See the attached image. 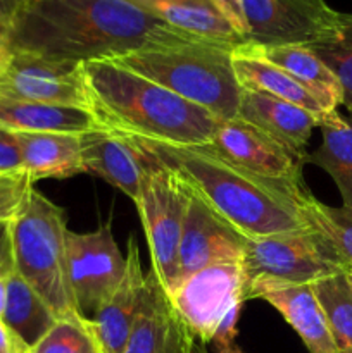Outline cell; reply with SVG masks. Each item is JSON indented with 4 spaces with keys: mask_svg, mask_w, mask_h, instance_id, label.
<instances>
[{
    "mask_svg": "<svg viewBox=\"0 0 352 353\" xmlns=\"http://www.w3.org/2000/svg\"><path fill=\"white\" fill-rule=\"evenodd\" d=\"M23 171V157L17 134L0 126V172Z\"/></svg>",
    "mask_w": 352,
    "mask_h": 353,
    "instance_id": "cell-32",
    "label": "cell"
},
{
    "mask_svg": "<svg viewBox=\"0 0 352 353\" xmlns=\"http://www.w3.org/2000/svg\"><path fill=\"white\" fill-rule=\"evenodd\" d=\"M30 353H104L92 319L78 316L59 319Z\"/></svg>",
    "mask_w": 352,
    "mask_h": 353,
    "instance_id": "cell-27",
    "label": "cell"
},
{
    "mask_svg": "<svg viewBox=\"0 0 352 353\" xmlns=\"http://www.w3.org/2000/svg\"><path fill=\"white\" fill-rule=\"evenodd\" d=\"M31 350L0 319V353H30Z\"/></svg>",
    "mask_w": 352,
    "mask_h": 353,
    "instance_id": "cell-35",
    "label": "cell"
},
{
    "mask_svg": "<svg viewBox=\"0 0 352 353\" xmlns=\"http://www.w3.org/2000/svg\"><path fill=\"white\" fill-rule=\"evenodd\" d=\"M245 240L237 228L190 190L178 250V283L211 265L242 262Z\"/></svg>",
    "mask_w": 352,
    "mask_h": 353,
    "instance_id": "cell-13",
    "label": "cell"
},
{
    "mask_svg": "<svg viewBox=\"0 0 352 353\" xmlns=\"http://www.w3.org/2000/svg\"><path fill=\"white\" fill-rule=\"evenodd\" d=\"M26 3L28 0H0V21L7 30Z\"/></svg>",
    "mask_w": 352,
    "mask_h": 353,
    "instance_id": "cell-36",
    "label": "cell"
},
{
    "mask_svg": "<svg viewBox=\"0 0 352 353\" xmlns=\"http://www.w3.org/2000/svg\"><path fill=\"white\" fill-rule=\"evenodd\" d=\"M245 300L238 299L233 305L228 309V312L224 314V317L221 319L219 326H217L216 333H214L211 343L214 345V350L216 353H245L240 347L237 345V324L238 317H240L242 307H244Z\"/></svg>",
    "mask_w": 352,
    "mask_h": 353,
    "instance_id": "cell-31",
    "label": "cell"
},
{
    "mask_svg": "<svg viewBox=\"0 0 352 353\" xmlns=\"http://www.w3.org/2000/svg\"><path fill=\"white\" fill-rule=\"evenodd\" d=\"M147 295V274L133 234L128 238L126 271L116 292L92 317L93 330L104 353H123Z\"/></svg>",
    "mask_w": 352,
    "mask_h": 353,
    "instance_id": "cell-15",
    "label": "cell"
},
{
    "mask_svg": "<svg viewBox=\"0 0 352 353\" xmlns=\"http://www.w3.org/2000/svg\"><path fill=\"white\" fill-rule=\"evenodd\" d=\"M338 353H352V281L347 269L313 283Z\"/></svg>",
    "mask_w": 352,
    "mask_h": 353,
    "instance_id": "cell-26",
    "label": "cell"
},
{
    "mask_svg": "<svg viewBox=\"0 0 352 353\" xmlns=\"http://www.w3.org/2000/svg\"><path fill=\"white\" fill-rule=\"evenodd\" d=\"M2 38H7V28L3 26L2 21H0V40H2Z\"/></svg>",
    "mask_w": 352,
    "mask_h": 353,
    "instance_id": "cell-41",
    "label": "cell"
},
{
    "mask_svg": "<svg viewBox=\"0 0 352 353\" xmlns=\"http://www.w3.org/2000/svg\"><path fill=\"white\" fill-rule=\"evenodd\" d=\"M347 272H349V278H351V281H352V265L351 268H347Z\"/></svg>",
    "mask_w": 352,
    "mask_h": 353,
    "instance_id": "cell-42",
    "label": "cell"
},
{
    "mask_svg": "<svg viewBox=\"0 0 352 353\" xmlns=\"http://www.w3.org/2000/svg\"><path fill=\"white\" fill-rule=\"evenodd\" d=\"M57 321L52 307L17 272H12L7 281L2 323L31 350Z\"/></svg>",
    "mask_w": 352,
    "mask_h": 353,
    "instance_id": "cell-25",
    "label": "cell"
},
{
    "mask_svg": "<svg viewBox=\"0 0 352 353\" xmlns=\"http://www.w3.org/2000/svg\"><path fill=\"white\" fill-rule=\"evenodd\" d=\"M10 57H12V50L9 47V41H7V38H2L0 40V71L9 64Z\"/></svg>",
    "mask_w": 352,
    "mask_h": 353,
    "instance_id": "cell-38",
    "label": "cell"
},
{
    "mask_svg": "<svg viewBox=\"0 0 352 353\" xmlns=\"http://www.w3.org/2000/svg\"><path fill=\"white\" fill-rule=\"evenodd\" d=\"M175 30L204 41L242 45L244 40L209 0H128Z\"/></svg>",
    "mask_w": 352,
    "mask_h": 353,
    "instance_id": "cell-21",
    "label": "cell"
},
{
    "mask_svg": "<svg viewBox=\"0 0 352 353\" xmlns=\"http://www.w3.org/2000/svg\"><path fill=\"white\" fill-rule=\"evenodd\" d=\"M23 157V171L31 179H66L85 172L79 134L16 133Z\"/></svg>",
    "mask_w": 352,
    "mask_h": 353,
    "instance_id": "cell-22",
    "label": "cell"
},
{
    "mask_svg": "<svg viewBox=\"0 0 352 353\" xmlns=\"http://www.w3.org/2000/svg\"><path fill=\"white\" fill-rule=\"evenodd\" d=\"M0 97L92 110L83 62L52 61L24 52H12L0 71Z\"/></svg>",
    "mask_w": 352,
    "mask_h": 353,
    "instance_id": "cell-10",
    "label": "cell"
},
{
    "mask_svg": "<svg viewBox=\"0 0 352 353\" xmlns=\"http://www.w3.org/2000/svg\"><path fill=\"white\" fill-rule=\"evenodd\" d=\"M147 162L148 172L135 205L140 212L150 248L152 271L161 281L166 295H169L178 283V250L190 188L176 171Z\"/></svg>",
    "mask_w": 352,
    "mask_h": 353,
    "instance_id": "cell-7",
    "label": "cell"
},
{
    "mask_svg": "<svg viewBox=\"0 0 352 353\" xmlns=\"http://www.w3.org/2000/svg\"><path fill=\"white\" fill-rule=\"evenodd\" d=\"M183 327L161 281L154 271H148L144 307L123 353H176Z\"/></svg>",
    "mask_w": 352,
    "mask_h": 353,
    "instance_id": "cell-19",
    "label": "cell"
},
{
    "mask_svg": "<svg viewBox=\"0 0 352 353\" xmlns=\"http://www.w3.org/2000/svg\"><path fill=\"white\" fill-rule=\"evenodd\" d=\"M237 117L259 128L299 154H307L306 147L320 117L299 105L262 92L242 88Z\"/></svg>",
    "mask_w": 352,
    "mask_h": 353,
    "instance_id": "cell-16",
    "label": "cell"
},
{
    "mask_svg": "<svg viewBox=\"0 0 352 353\" xmlns=\"http://www.w3.org/2000/svg\"><path fill=\"white\" fill-rule=\"evenodd\" d=\"M247 45V43H245ZM266 61L285 69L309 88L328 110H338L342 105V86L337 76L306 45H275V47H252Z\"/></svg>",
    "mask_w": 352,
    "mask_h": 353,
    "instance_id": "cell-23",
    "label": "cell"
},
{
    "mask_svg": "<svg viewBox=\"0 0 352 353\" xmlns=\"http://www.w3.org/2000/svg\"><path fill=\"white\" fill-rule=\"evenodd\" d=\"M235 47L195 41L138 50L116 61L226 121L237 116L242 93L231 64Z\"/></svg>",
    "mask_w": 352,
    "mask_h": 353,
    "instance_id": "cell-4",
    "label": "cell"
},
{
    "mask_svg": "<svg viewBox=\"0 0 352 353\" xmlns=\"http://www.w3.org/2000/svg\"><path fill=\"white\" fill-rule=\"evenodd\" d=\"M259 299L282 314L309 353H338L326 317L311 285H286L266 290Z\"/></svg>",
    "mask_w": 352,
    "mask_h": 353,
    "instance_id": "cell-20",
    "label": "cell"
},
{
    "mask_svg": "<svg viewBox=\"0 0 352 353\" xmlns=\"http://www.w3.org/2000/svg\"><path fill=\"white\" fill-rule=\"evenodd\" d=\"M309 48L337 76L342 86V105L352 114V14L342 12L337 37L309 45Z\"/></svg>",
    "mask_w": 352,
    "mask_h": 353,
    "instance_id": "cell-28",
    "label": "cell"
},
{
    "mask_svg": "<svg viewBox=\"0 0 352 353\" xmlns=\"http://www.w3.org/2000/svg\"><path fill=\"white\" fill-rule=\"evenodd\" d=\"M7 41L12 52L88 62L204 40L128 0H28L7 30Z\"/></svg>",
    "mask_w": 352,
    "mask_h": 353,
    "instance_id": "cell-1",
    "label": "cell"
},
{
    "mask_svg": "<svg viewBox=\"0 0 352 353\" xmlns=\"http://www.w3.org/2000/svg\"><path fill=\"white\" fill-rule=\"evenodd\" d=\"M231 64H233V71L240 88L268 93L276 99L302 107L320 117V123L324 116L333 112V110H328L320 102V99L309 88H306L299 79L289 74L285 69L266 61L248 45L242 43L235 47L233 54H231Z\"/></svg>",
    "mask_w": 352,
    "mask_h": 353,
    "instance_id": "cell-17",
    "label": "cell"
},
{
    "mask_svg": "<svg viewBox=\"0 0 352 353\" xmlns=\"http://www.w3.org/2000/svg\"><path fill=\"white\" fill-rule=\"evenodd\" d=\"M211 147L223 157L255 174L306 185L302 178L307 154H299L240 117L223 121Z\"/></svg>",
    "mask_w": 352,
    "mask_h": 353,
    "instance_id": "cell-12",
    "label": "cell"
},
{
    "mask_svg": "<svg viewBox=\"0 0 352 353\" xmlns=\"http://www.w3.org/2000/svg\"><path fill=\"white\" fill-rule=\"evenodd\" d=\"M321 145L307 154V162L330 174L344 207L352 209V114L333 110L321 119Z\"/></svg>",
    "mask_w": 352,
    "mask_h": 353,
    "instance_id": "cell-24",
    "label": "cell"
},
{
    "mask_svg": "<svg viewBox=\"0 0 352 353\" xmlns=\"http://www.w3.org/2000/svg\"><path fill=\"white\" fill-rule=\"evenodd\" d=\"M240 264L245 302L276 286L313 285L347 269L330 241L313 226L247 238Z\"/></svg>",
    "mask_w": 352,
    "mask_h": 353,
    "instance_id": "cell-6",
    "label": "cell"
},
{
    "mask_svg": "<svg viewBox=\"0 0 352 353\" xmlns=\"http://www.w3.org/2000/svg\"><path fill=\"white\" fill-rule=\"evenodd\" d=\"M252 47L316 45L337 37L342 12L326 0H242Z\"/></svg>",
    "mask_w": 352,
    "mask_h": 353,
    "instance_id": "cell-8",
    "label": "cell"
},
{
    "mask_svg": "<svg viewBox=\"0 0 352 353\" xmlns=\"http://www.w3.org/2000/svg\"><path fill=\"white\" fill-rule=\"evenodd\" d=\"M193 343H195V338L190 333L188 327L185 326L183 327L182 336H179L178 350H176V353H193Z\"/></svg>",
    "mask_w": 352,
    "mask_h": 353,
    "instance_id": "cell-37",
    "label": "cell"
},
{
    "mask_svg": "<svg viewBox=\"0 0 352 353\" xmlns=\"http://www.w3.org/2000/svg\"><path fill=\"white\" fill-rule=\"evenodd\" d=\"M85 172H93L137 202L148 172L147 159L128 137L107 128L79 134Z\"/></svg>",
    "mask_w": 352,
    "mask_h": 353,
    "instance_id": "cell-14",
    "label": "cell"
},
{
    "mask_svg": "<svg viewBox=\"0 0 352 353\" xmlns=\"http://www.w3.org/2000/svg\"><path fill=\"white\" fill-rule=\"evenodd\" d=\"M66 252L76 305L83 317L92 319L119 286L126 255L121 254L109 221L90 233L68 230Z\"/></svg>",
    "mask_w": 352,
    "mask_h": 353,
    "instance_id": "cell-9",
    "label": "cell"
},
{
    "mask_svg": "<svg viewBox=\"0 0 352 353\" xmlns=\"http://www.w3.org/2000/svg\"><path fill=\"white\" fill-rule=\"evenodd\" d=\"M193 353H209V352H207L206 345L195 340V343H193Z\"/></svg>",
    "mask_w": 352,
    "mask_h": 353,
    "instance_id": "cell-40",
    "label": "cell"
},
{
    "mask_svg": "<svg viewBox=\"0 0 352 353\" xmlns=\"http://www.w3.org/2000/svg\"><path fill=\"white\" fill-rule=\"evenodd\" d=\"M209 2L213 3V6L219 10L221 16L231 24L235 33H237L244 41L247 40L248 26H247V19H245L242 0H209Z\"/></svg>",
    "mask_w": 352,
    "mask_h": 353,
    "instance_id": "cell-33",
    "label": "cell"
},
{
    "mask_svg": "<svg viewBox=\"0 0 352 353\" xmlns=\"http://www.w3.org/2000/svg\"><path fill=\"white\" fill-rule=\"evenodd\" d=\"M14 272L12 238L10 223H0V276H10Z\"/></svg>",
    "mask_w": 352,
    "mask_h": 353,
    "instance_id": "cell-34",
    "label": "cell"
},
{
    "mask_svg": "<svg viewBox=\"0 0 352 353\" xmlns=\"http://www.w3.org/2000/svg\"><path fill=\"white\" fill-rule=\"evenodd\" d=\"M0 126L14 133L83 134L102 128L93 110L0 97Z\"/></svg>",
    "mask_w": 352,
    "mask_h": 353,
    "instance_id": "cell-18",
    "label": "cell"
},
{
    "mask_svg": "<svg viewBox=\"0 0 352 353\" xmlns=\"http://www.w3.org/2000/svg\"><path fill=\"white\" fill-rule=\"evenodd\" d=\"M130 138L147 161L182 176L193 193L209 203L245 238L309 228L306 185L255 174L214 150L211 145H169Z\"/></svg>",
    "mask_w": 352,
    "mask_h": 353,
    "instance_id": "cell-2",
    "label": "cell"
},
{
    "mask_svg": "<svg viewBox=\"0 0 352 353\" xmlns=\"http://www.w3.org/2000/svg\"><path fill=\"white\" fill-rule=\"evenodd\" d=\"M33 192V179L26 171L0 172V223H12Z\"/></svg>",
    "mask_w": 352,
    "mask_h": 353,
    "instance_id": "cell-30",
    "label": "cell"
},
{
    "mask_svg": "<svg viewBox=\"0 0 352 353\" xmlns=\"http://www.w3.org/2000/svg\"><path fill=\"white\" fill-rule=\"evenodd\" d=\"M66 210L33 188L26 205L10 223L14 272L21 276L59 319L81 316L69 281Z\"/></svg>",
    "mask_w": 352,
    "mask_h": 353,
    "instance_id": "cell-5",
    "label": "cell"
},
{
    "mask_svg": "<svg viewBox=\"0 0 352 353\" xmlns=\"http://www.w3.org/2000/svg\"><path fill=\"white\" fill-rule=\"evenodd\" d=\"M242 286L240 262L217 264L182 279L168 299L193 338L209 345L228 309L238 299H244Z\"/></svg>",
    "mask_w": 352,
    "mask_h": 353,
    "instance_id": "cell-11",
    "label": "cell"
},
{
    "mask_svg": "<svg viewBox=\"0 0 352 353\" xmlns=\"http://www.w3.org/2000/svg\"><path fill=\"white\" fill-rule=\"evenodd\" d=\"M307 221L316 228L337 250L347 268L352 265V209L331 207L320 202L316 196L307 205Z\"/></svg>",
    "mask_w": 352,
    "mask_h": 353,
    "instance_id": "cell-29",
    "label": "cell"
},
{
    "mask_svg": "<svg viewBox=\"0 0 352 353\" xmlns=\"http://www.w3.org/2000/svg\"><path fill=\"white\" fill-rule=\"evenodd\" d=\"M7 281H9V276H0V319H2L7 303Z\"/></svg>",
    "mask_w": 352,
    "mask_h": 353,
    "instance_id": "cell-39",
    "label": "cell"
},
{
    "mask_svg": "<svg viewBox=\"0 0 352 353\" xmlns=\"http://www.w3.org/2000/svg\"><path fill=\"white\" fill-rule=\"evenodd\" d=\"M92 110L114 133L169 145H207L223 123L116 59L83 62Z\"/></svg>",
    "mask_w": 352,
    "mask_h": 353,
    "instance_id": "cell-3",
    "label": "cell"
}]
</instances>
